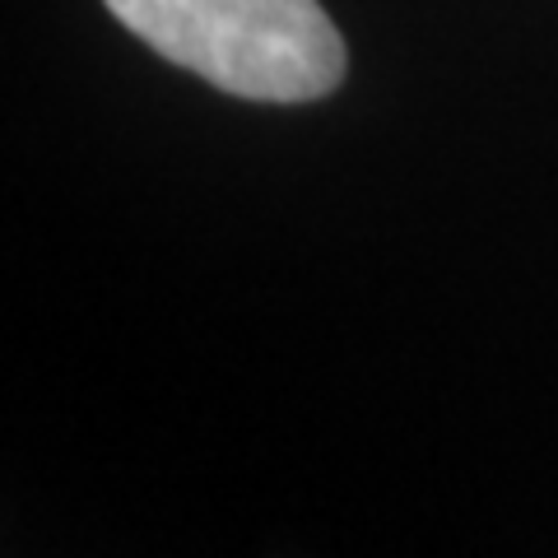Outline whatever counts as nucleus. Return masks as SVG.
I'll return each instance as SVG.
<instances>
[{
    "label": "nucleus",
    "instance_id": "obj_1",
    "mask_svg": "<svg viewBox=\"0 0 558 558\" xmlns=\"http://www.w3.org/2000/svg\"><path fill=\"white\" fill-rule=\"evenodd\" d=\"M140 43L252 102H312L340 89L344 38L317 0H102Z\"/></svg>",
    "mask_w": 558,
    "mask_h": 558
}]
</instances>
